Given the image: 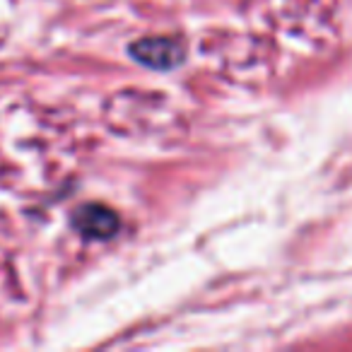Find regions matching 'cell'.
Segmentation results:
<instances>
[{
	"label": "cell",
	"mask_w": 352,
	"mask_h": 352,
	"mask_svg": "<svg viewBox=\"0 0 352 352\" xmlns=\"http://www.w3.org/2000/svg\"><path fill=\"white\" fill-rule=\"evenodd\" d=\"M73 225L85 239H111L118 232V215L107 206H85L73 215Z\"/></svg>",
	"instance_id": "obj_1"
},
{
	"label": "cell",
	"mask_w": 352,
	"mask_h": 352,
	"mask_svg": "<svg viewBox=\"0 0 352 352\" xmlns=\"http://www.w3.org/2000/svg\"><path fill=\"white\" fill-rule=\"evenodd\" d=\"M131 54L147 68L169 70L184 60V46L174 39H142L133 46Z\"/></svg>",
	"instance_id": "obj_2"
}]
</instances>
